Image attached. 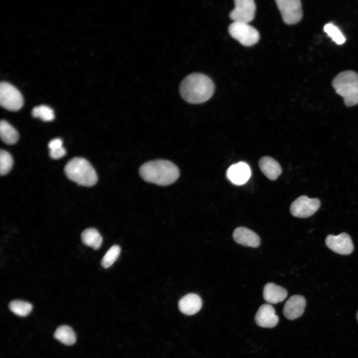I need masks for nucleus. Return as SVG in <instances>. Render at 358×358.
Returning <instances> with one entry per match:
<instances>
[{
  "mask_svg": "<svg viewBox=\"0 0 358 358\" xmlns=\"http://www.w3.org/2000/svg\"><path fill=\"white\" fill-rule=\"evenodd\" d=\"M180 94L186 102L199 104L209 100L214 91V85L207 76L192 73L182 81L179 87Z\"/></svg>",
  "mask_w": 358,
  "mask_h": 358,
  "instance_id": "1",
  "label": "nucleus"
},
{
  "mask_svg": "<svg viewBox=\"0 0 358 358\" xmlns=\"http://www.w3.org/2000/svg\"><path fill=\"white\" fill-rule=\"evenodd\" d=\"M140 177L145 181L160 186L170 185L179 177V170L168 160H156L143 164L139 169Z\"/></svg>",
  "mask_w": 358,
  "mask_h": 358,
  "instance_id": "2",
  "label": "nucleus"
},
{
  "mask_svg": "<svg viewBox=\"0 0 358 358\" xmlns=\"http://www.w3.org/2000/svg\"><path fill=\"white\" fill-rule=\"evenodd\" d=\"M336 92L343 98L345 104L352 106L358 104V74L347 70L338 74L332 81Z\"/></svg>",
  "mask_w": 358,
  "mask_h": 358,
  "instance_id": "3",
  "label": "nucleus"
},
{
  "mask_svg": "<svg viewBox=\"0 0 358 358\" xmlns=\"http://www.w3.org/2000/svg\"><path fill=\"white\" fill-rule=\"evenodd\" d=\"M64 170L70 179L81 185L92 186L97 180L94 168L87 160L82 158H73L67 163Z\"/></svg>",
  "mask_w": 358,
  "mask_h": 358,
  "instance_id": "4",
  "label": "nucleus"
},
{
  "mask_svg": "<svg viewBox=\"0 0 358 358\" xmlns=\"http://www.w3.org/2000/svg\"><path fill=\"white\" fill-rule=\"evenodd\" d=\"M228 30L232 37L244 46H252L260 39L258 31L248 23L233 21Z\"/></svg>",
  "mask_w": 358,
  "mask_h": 358,
  "instance_id": "5",
  "label": "nucleus"
},
{
  "mask_svg": "<svg viewBox=\"0 0 358 358\" xmlns=\"http://www.w3.org/2000/svg\"><path fill=\"white\" fill-rule=\"evenodd\" d=\"M0 103L1 106L8 110L16 111L22 106L23 98L16 88L3 82L0 85Z\"/></svg>",
  "mask_w": 358,
  "mask_h": 358,
  "instance_id": "6",
  "label": "nucleus"
},
{
  "mask_svg": "<svg viewBox=\"0 0 358 358\" xmlns=\"http://www.w3.org/2000/svg\"><path fill=\"white\" fill-rule=\"evenodd\" d=\"M275 2L285 23L295 24L301 20L303 12L300 0H276Z\"/></svg>",
  "mask_w": 358,
  "mask_h": 358,
  "instance_id": "7",
  "label": "nucleus"
},
{
  "mask_svg": "<svg viewBox=\"0 0 358 358\" xmlns=\"http://www.w3.org/2000/svg\"><path fill=\"white\" fill-rule=\"evenodd\" d=\"M320 204V201L318 198H310L302 195L292 202L290 211L294 217L307 218L314 214L319 208Z\"/></svg>",
  "mask_w": 358,
  "mask_h": 358,
  "instance_id": "8",
  "label": "nucleus"
},
{
  "mask_svg": "<svg viewBox=\"0 0 358 358\" xmlns=\"http://www.w3.org/2000/svg\"><path fill=\"white\" fill-rule=\"evenodd\" d=\"M235 7L229 17L233 21L249 23L255 15L256 6L253 0H235Z\"/></svg>",
  "mask_w": 358,
  "mask_h": 358,
  "instance_id": "9",
  "label": "nucleus"
},
{
  "mask_svg": "<svg viewBox=\"0 0 358 358\" xmlns=\"http://www.w3.org/2000/svg\"><path fill=\"white\" fill-rule=\"evenodd\" d=\"M327 247L333 252L341 255H349L354 250L350 236L346 233L335 236L328 235L325 240Z\"/></svg>",
  "mask_w": 358,
  "mask_h": 358,
  "instance_id": "10",
  "label": "nucleus"
},
{
  "mask_svg": "<svg viewBox=\"0 0 358 358\" xmlns=\"http://www.w3.org/2000/svg\"><path fill=\"white\" fill-rule=\"evenodd\" d=\"M226 176L232 183L240 185L246 183L250 179L251 171L247 163L240 162L229 167L227 170Z\"/></svg>",
  "mask_w": 358,
  "mask_h": 358,
  "instance_id": "11",
  "label": "nucleus"
},
{
  "mask_svg": "<svg viewBox=\"0 0 358 358\" xmlns=\"http://www.w3.org/2000/svg\"><path fill=\"white\" fill-rule=\"evenodd\" d=\"M305 298L300 295H294L288 298L283 309L284 316L293 320L300 317L304 313L306 306Z\"/></svg>",
  "mask_w": 358,
  "mask_h": 358,
  "instance_id": "12",
  "label": "nucleus"
},
{
  "mask_svg": "<svg viewBox=\"0 0 358 358\" xmlns=\"http://www.w3.org/2000/svg\"><path fill=\"white\" fill-rule=\"evenodd\" d=\"M256 324L261 327L271 328L278 322V317L272 305L264 304L259 308L255 317Z\"/></svg>",
  "mask_w": 358,
  "mask_h": 358,
  "instance_id": "13",
  "label": "nucleus"
},
{
  "mask_svg": "<svg viewBox=\"0 0 358 358\" xmlns=\"http://www.w3.org/2000/svg\"><path fill=\"white\" fill-rule=\"evenodd\" d=\"M233 237L238 244L245 246L257 248L260 245L259 236L252 230L244 227L236 228L233 233Z\"/></svg>",
  "mask_w": 358,
  "mask_h": 358,
  "instance_id": "14",
  "label": "nucleus"
},
{
  "mask_svg": "<svg viewBox=\"0 0 358 358\" xmlns=\"http://www.w3.org/2000/svg\"><path fill=\"white\" fill-rule=\"evenodd\" d=\"M202 306V300L199 296L195 293H189L182 297L179 302L180 311L187 315L197 313Z\"/></svg>",
  "mask_w": 358,
  "mask_h": 358,
  "instance_id": "15",
  "label": "nucleus"
},
{
  "mask_svg": "<svg viewBox=\"0 0 358 358\" xmlns=\"http://www.w3.org/2000/svg\"><path fill=\"white\" fill-rule=\"evenodd\" d=\"M259 166L261 172L271 180H275L282 172L279 164L269 156L262 157L259 161Z\"/></svg>",
  "mask_w": 358,
  "mask_h": 358,
  "instance_id": "16",
  "label": "nucleus"
},
{
  "mask_svg": "<svg viewBox=\"0 0 358 358\" xmlns=\"http://www.w3.org/2000/svg\"><path fill=\"white\" fill-rule=\"evenodd\" d=\"M287 295L286 290L273 283H267L263 289V297L270 304H276L284 300Z\"/></svg>",
  "mask_w": 358,
  "mask_h": 358,
  "instance_id": "17",
  "label": "nucleus"
},
{
  "mask_svg": "<svg viewBox=\"0 0 358 358\" xmlns=\"http://www.w3.org/2000/svg\"><path fill=\"white\" fill-rule=\"evenodd\" d=\"M83 243L87 246L98 250L102 243V237L95 229L90 228L83 231L81 234Z\"/></svg>",
  "mask_w": 358,
  "mask_h": 358,
  "instance_id": "18",
  "label": "nucleus"
},
{
  "mask_svg": "<svg viewBox=\"0 0 358 358\" xmlns=\"http://www.w3.org/2000/svg\"><path fill=\"white\" fill-rule=\"evenodd\" d=\"M54 336L55 339L68 346L73 345L76 341L74 331L70 327L66 325L59 327Z\"/></svg>",
  "mask_w": 358,
  "mask_h": 358,
  "instance_id": "19",
  "label": "nucleus"
},
{
  "mask_svg": "<svg viewBox=\"0 0 358 358\" xmlns=\"http://www.w3.org/2000/svg\"><path fill=\"white\" fill-rule=\"evenodd\" d=\"M0 135L2 140L7 144H13L18 139V133L17 131L5 120L0 121Z\"/></svg>",
  "mask_w": 358,
  "mask_h": 358,
  "instance_id": "20",
  "label": "nucleus"
},
{
  "mask_svg": "<svg viewBox=\"0 0 358 358\" xmlns=\"http://www.w3.org/2000/svg\"><path fill=\"white\" fill-rule=\"evenodd\" d=\"M9 308L15 314L23 317L28 315L31 312L32 305L28 302L15 300L10 302Z\"/></svg>",
  "mask_w": 358,
  "mask_h": 358,
  "instance_id": "21",
  "label": "nucleus"
},
{
  "mask_svg": "<svg viewBox=\"0 0 358 358\" xmlns=\"http://www.w3.org/2000/svg\"><path fill=\"white\" fill-rule=\"evenodd\" d=\"M121 248L118 245L111 247L103 256L101 265L105 268L111 266L120 255Z\"/></svg>",
  "mask_w": 358,
  "mask_h": 358,
  "instance_id": "22",
  "label": "nucleus"
},
{
  "mask_svg": "<svg viewBox=\"0 0 358 358\" xmlns=\"http://www.w3.org/2000/svg\"><path fill=\"white\" fill-rule=\"evenodd\" d=\"M324 31L331 38L332 40L338 45H341L346 41V38L340 30L332 23H328L324 26Z\"/></svg>",
  "mask_w": 358,
  "mask_h": 358,
  "instance_id": "23",
  "label": "nucleus"
},
{
  "mask_svg": "<svg viewBox=\"0 0 358 358\" xmlns=\"http://www.w3.org/2000/svg\"><path fill=\"white\" fill-rule=\"evenodd\" d=\"M32 114L34 117H38L44 121H50L54 119L53 110L49 106L41 105L33 108Z\"/></svg>",
  "mask_w": 358,
  "mask_h": 358,
  "instance_id": "24",
  "label": "nucleus"
},
{
  "mask_svg": "<svg viewBox=\"0 0 358 358\" xmlns=\"http://www.w3.org/2000/svg\"><path fill=\"white\" fill-rule=\"evenodd\" d=\"M13 165V159L7 152L1 150L0 152V174L3 176L11 170Z\"/></svg>",
  "mask_w": 358,
  "mask_h": 358,
  "instance_id": "25",
  "label": "nucleus"
},
{
  "mask_svg": "<svg viewBox=\"0 0 358 358\" xmlns=\"http://www.w3.org/2000/svg\"><path fill=\"white\" fill-rule=\"evenodd\" d=\"M66 153L65 149L62 147L60 148L50 150V156L54 159H58L63 157Z\"/></svg>",
  "mask_w": 358,
  "mask_h": 358,
  "instance_id": "26",
  "label": "nucleus"
},
{
  "mask_svg": "<svg viewBox=\"0 0 358 358\" xmlns=\"http://www.w3.org/2000/svg\"><path fill=\"white\" fill-rule=\"evenodd\" d=\"M62 145L63 142L62 140L59 138H56L51 140L49 142L48 147L50 150H53L63 147Z\"/></svg>",
  "mask_w": 358,
  "mask_h": 358,
  "instance_id": "27",
  "label": "nucleus"
},
{
  "mask_svg": "<svg viewBox=\"0 0 358 358\" xmlns=\"http://www.w3.org/2000/svg\"><path fill=\"white\" fill-rule=\"evenodd\" d=\"M356 318H357V321L358 322V311H357V313L356 314Z\"/></svg>",
  "mask_w": 358,
  "mask_h": 358,
  "instance_id": "28",
  "label": "nucleus"
}]
</instances>
